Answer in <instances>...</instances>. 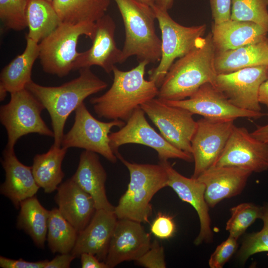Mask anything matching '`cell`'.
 Masks as SVG:
<instances>
[{"mask_svg": "<svg viewBox=\"0 0 268 268\" xmlns=\"http://www.w3.org/2000/svg\"><path fill=\"white\" fill-rule=\"evenodd\" d=\"M162 100L169 105L186 109L193 115L211 119H258L267 115L262 112L248 111L236 107L211 83L202 85L188 98L177 101Z\"/></svg>", "mask_w": 268, "mask_h": 268, "instance_id": "9a60e30c", "label": "cell"}, {"mask_svg": "<svg viewBox=\"0 0 268 268\" xmlns=\"http://www.w3.org/2000/svg\"><path fill=\"white\" fill-rule=\"evenodd\" d=\"M215 49L212 34L201 37L188 53L170 67L157 98L177 101L186 99L206 83L214 85L217 75L215 67Z\"/></svg>", "mask_w": 268, "mask_h": 268, "instance_id": "7a4b0ae2", "label": "cell"}, {"mask_svg": "<svg viewBox=\"0 0 268 268\" xmlns=\"http://www.w3.org/2000/svg\"><path fill=\"white\" fill-rule=\"evenodd\" d=\"M263 222L262 229L247 235L237 253V258L245 263L251 256L268 252V201L262 206L260 218Z\"/></svg>", "mask_w": 268, "mask_h": 268, "instance_id": "836d02e7", "label": "cell"}, {"mask_svg": "<svg viewBox=\"0 0 268 268\" xmlns=\"http://www.w3.org/2000/svg\"><path fill=\"white\" fill-rule=\"evenodd\" d=\"M268 75V66L249 67L217 74L214 86L236 107L261 112L259 90Z\"/></svg>", "mask_w": 268, "mask_h": 268, "instance_id": "4fadbf2b", "label": "cell"}, {"mask_svg": "<svg viewBox=\"0 0 268 268\" xmlns=\"http://www.w3.org/2000/svg\"><path fill=\"white\" fill-rule=\"evenodd\" d=\"M165 167L167 175V187L172 188L182 201L191 204L197 211L200 229L194 241L196 245L211 242L213 239L209 206L205 199L204 184L198 179L187 178L177 171L168 160L159 161Z\"/></svg>", "mask_w": 268, "mask_h": 268, "instance_id": "ac0fdd59", "label": "cell"}, {"mask_svg": "<svg viewBox=\"0 0 268 268\" xmlns=\"http://www.w3.org/2000/svg\"><path fill=\"white\" fill-rule=\"evenodd\" d=\"M231 216L225 229L229 236L238 239L257 219H260L262 206L252 202H243L230 209Z\"/></svg>", "mask_w": 268, "mask_h": 268, "instance_id": "d6a6232c", "label": "cell"}, {"mask_svg": "<svg viewBox=\"0 0 268 268\" xmlns=\"http://www.w3.org/2000/svg\"><path fill=\"white\" fill-rule=\"evenodd\" d=\"M213 23L230 19L232 0H209Z\"/></svg>", "mask_w": 268, "mask_h": 268, "instance_id": "f35d334b", "label": "cell"}, {"mask_svg": "<svg viewBox=\"0 0 268 268\" xmlns=\"http://www.w3.org/2000/svg\"><path fill=\"white\" fill-rule=\"evenodd\" d=\"M137 0L141 2L144 3L145 4H147L149 5H151L155 3V0Z\"/></svg>", "mask_w": 268, "mask_h": 268, "instance_id": "bcb514c9", "label": "cell"}, {"mask_svg": "<svg viewBox=\"0 0 268 268\" xmlns=\"http://www.w3.org/2000/svg\"><path fill=\"white\" fill-rule=\"evenodd\" d=\"M148 64L139 62L127 71L114 67L110 88L102 95L89 100L98 117L127 122L142 104L157 97L159 88L153 81L144 78Z\"/></svg>", "mask_w": 268, "mask_h": 268, "instance_id": "6da1fadb", "label": "cell"}, {"mask_svg": "<svg viewBox=\"0 0 268 268\" xmlns=\"http://www.w3.org/2000/svg\"><path fill=\"white\" fill-rule=\"evenodd\" d=\"M1 163L5 178L0 185V194L10 200L18 209L21 202L34 196L40 187L34 178L32 167L22 164L16 156L14 150L5 148Z\"/></svg>", "mask_w": 268, "mask_h": 268, "instance_id": "44dd1931", "label": "cell"}, {"mask_svg": "<svg viewBox=\"0 0 268 268\" xmlns=\"http://www.w3.org/2000/svg\"><path fill=\"white\" fill-rule=\"evenodd\" d=\"M237 239L229 236L228 238L217 246L208 260L210 268H222L231 259L237 249Z\"/></svg>", "mask_w": 268, "mask_h": 268, "instance_id": "d590c367", "label": "cell"}, {"mask_svg": "<svg viewBox=\"0 0 268 268\" xmlns=\"http://www.w3.org/2000/svg\"><path fill=\"white\" fill-rule=\"evenodd\" d=\"M48 260L36 262L27 261L20 258L18 260L0 256V267L2 268H45Z\"/></svg>", "mask_w": 268, "mask_h": 268, "instance_id": "ab89813d", "label": "cell"}, {"mask_svg": "<svg viewBox=\"0 0 268 268\" xmlns=\"http://www.w3.org/2000/svg\"><path fill=\"white\" fill-rule=\"evenodd\" d=\"M17 218V228L23 230L40 249L45 247L50 210L46 209L35 196L22 201Z\"/></svg>", "mask_w": 268, "mask_h": 268, "instance_id": "83f0119b", "label": "cell"}, {"mask_svg": "<svg viewBox=\"0 0 268 268\" xmlns=\"http://www.w3.org/2000/svg\"><path fill=\"white\" fill-rule=\"evenodd\" d=\"M115 29V23L109 15L105 14L97 20L90 39L92 45L88 50L80 52L74 70L96 66L108 74L112 72L115 65L121 64L122 50L116 44Z\"/></svg>", "mask_w": 268, "mask_h": 268, "instance_id": "e0dca14e", "label": "cell"}, {"mask_svg": "<svg viewBox=\"0 0 268 268\" xmlns=\"http://www.w3.org/2000/svg\"><path fill=\"white\" fill-rule=\"evenodd\" d=\"M45 109L40 101L26 88L10 93L9 101L0 107V121L7 134L5 148L14 150L17 141L30 134L53 137L41 114Z\"/></svg>", "mask_w": 268, "mask_h": 268, "instance_id": "ba28073f", "label": "cell"}, {"mask_svg": "<svg viewBox=\"0 0 268 268\" xmlns=\"http://www.w3.org/2000/svg\"><path fill=\"white\" fill-rule=\"evenodd\" d=\"M110 0H53L62 22H95L105 14Z\"/></svg>", "mask_w": 268, "mask_h": 268, "instance_id": "f546056e", "label": "cell"}, {"mask_svg": "<svg viewBox=\"0 0 268 268\" xmlns=\"http://www.w3.org/2000/svg\"><path fill=\"white\" fill-rule=\"evenodd\" d=\"M140 107L165 139L176 148L192 155L191 139L197 121H195L191 112L169 105L157 97Z\"/></svg>", "mask_w": 268, "mask_h": 268, "instance_id": "8fae6325", "label": "cell"}, {"mask_svg": "<svg viewBox=\"0 0 268 268\" xmlns=\"http://www.w3.org/2000/svg\"><path fill=\"white\" fill-rule=\"evenodd\" d=\"M259 100L268 108V75L267 79L261 84L259 93Z\"/></svg>", "mask_w": 268, "mask_h": 268, "instance_id": "ee69618b", "label": "cell"}, {"mask_svg": "<svg viewBox=\"0 0 268 268\" xmlns=\"http://www.w3.org/2000/svg\"><path fill=\"white\" fill-rule=\"evenodd\" d=\"M117 220L114 212L96 209L88 224L78 233L71 253L76 258L91 253L104 262Z\"/></svg>", "mask_w": 268, "mask_h": 268, "instance_id": "ffe728a7", "label": "cell"}, {"mask_svg": "<svg viewBox=\"0 0 268 268\" xmlns=\"http://www.w3.org/2000/svg\"><path fill=\"white\" fill-rule=\"evenodd\" d=\"M135 262L146 268H165L166 264L163 247L155 240L149 249Z\"/></svg>", "mask_w": 268, "mask_h": 268, "instance_id": "8d00e7d4", "label": "cell"}, {"mask_svg": "<svg viewBox=\"0 0 268 268\" xmlns=\"http://www.w3.org/2000/svg\"><path fill=\"white\" fill-rule=\"evenodd\" d=\"M26 21L28 32L25 36L39 43L62 23L52 2L28 0Z\"/></svg>", "mask_w": 268, "mask_h": 268, "instance_id": "f1b7e54d", "label": "cell"}, {"mask_svg": "<svg viewBox=\"0 0 268 268\" xmlns=\"http://www.w3.org/2000/svg\"><path fill=\"white\" fill-rule=\"evenodd\" d=\"M234 121L205 118L197 121L191 139V154L195 163L192 178H197L214 165L235 127Z\"/></svg>", "mask_w": 268, "mask_h": 268, "instance_id": "7c38bea8", "label": "cell"}, {"mask_svg": "<svg viewBox=\"0 0 268 268\" xmlns=\"http://www.w3.org/2000/svg\"><path fill=\"white\" fill-rule=\"evenodd\" d=\"M150 234L141 223L127 219H118L104 262L113 268L126 261H136L151 246Z\"/></svg>", "mask_w": 268, "mask_h": 268, "instance_id": "2e32d148", "label": "cell"}, {"mask_svg": "<svg viewBox=\"0 0 268 268\" xmlns=\"http://www.w3.org/2000/svg\"><path fill=\"white\" fill-rule=\"evenodd\" d=\"M73 125L64 134L61 147L68 149L77 147L92 151L103 156L112 163L118 159L110 145L109 135L114 127L121 128L125 122L114 120L110 122L100 121L94 117L84 102L75 109Z\"/></svg>", "mask_w": 268, "mask_h": 268, "instance_id": "9c48e42d", "label": "cell"}, {"mask_svg": "<svg viewBox=\"0 0 268 268\" xmlns=\"http://www.w3.org/2000/svg\"><path fill=\"white\" fill-rule=\"evenodd\" d=\"M150 231L160 239L171 238L176 231V225L173 217L159 212L151 224Z\"/></svg>", "mask_w": 268, "mask_h": 268, "instance_id": "74e56055", "label": "cell"}, {"mask_svg": "<svg viewBox=\"0 0 268 268\" xmlns=\"http://www.w3.org/2000/svg\"><path fill=\"white\" fill-rule=\"evenodd\" d=\"M268 31L253 22L231 19L213 23L212 37L216 52H224L267 38Z\"/></svg>", "mask_w": 268, "mask_h": 268, "instance_id": "cb8c5ba5", "label": "cell"}, {"mask_svg": "<svg viewBox=\"0 0 268 268\" xmlns=\"http://www.w3.org/2000/svg\"><path fill=\"white\" fill-rule=\"evenodd\" d=\"M48 0V1H49L52 2L53 0Z\"/></svg>", "mask_w": 268, "mask_h": 268, "instance_id": "7dc6e473", "label": "cell"}, {"mask_svg": "<svg viewBox=\"0 0 268 268\" xmlns=\"http://www.w3.org/2000/svg\"><path fill=\"white\" fill-rule=\"evenodd\" d=\"M78 232L61 214L58 208L50 210L48 224V247L53 253H71Z\"/></svg>", "mask_w": 268, "mask_h": 268, "instance_id": "4dcf8cb0", "label": "cell"}, {"mask_svg": "<svg viewBox=\"0 0 268 268\" xmlns=\"http://www.w3.org/2000/svg\"><path fill=\"white\" fill-rule=\"evenodd\" d=\"M79 76L58 86H45L32 80L25 88L42 104L50 116L54 133V145L61 147L67 120L89 96L105 89L107 83L90 69H79Z\"/></svg>", "mask_w": 268, "mask_h": 268, "instance_id": "3957f363", "label": "cell"}, {"mask_svg": "<svg viewBox=\"0 0 268 268\" xmlns=\"http://www.w3.org/2000/svg\"><path fill=\"white\" fill-rule=\"evenodd\" d=\"M155 15L161 33V56L158 66L148 71V79L159 88L171 66L196 45L205 33V24L185 26L174 20L168 10L155 3L150 5Z\"/></svg>", "mask_w": 268, "mask_h": 268, "instance_id": "52a82bcc", "label": "cell"}, {"mask_svg": "<svg viewBox=\"0 0 268 268\" xmlns=\"http://www.w3.org/2000/svg\"><path fill=\"white\" fill-rule=\"evenodd\" d=\"M144 112L140 107L136 109L117 132L109 135L110 145L116 155L119 147L126 144H139L155 150L159 161L169 159H179L191 162V154L174 146L158 134L148 123Z\"/></svg>", "mask_w": 268, "mask_h": 268, "instance_id": "30bf717a", "label": "cell"}, {"mask_svg": "<svg viewBox=\"0 0 268 268\" xmlns=\"http://www.w3.org/2000/svg\"><path fill=\"white\" fill-rule=\"evenodd\" d=\"M251 134L258 140L268 143V123L258 127L255 131L251 133Z\"/></svg>", "mask_w": 268, "mask_h": 268, "instance_id": "7bdbcfd3", "label": "cell"}, {"mask_svg": "<svg viewBox=\"0 0 268 268\" xmlns=\"http://www.w3.org/2000/svg\"><path fill=\"white\" fill-rule=\"evenodd\" d=\"M174 0H155V3L159 7L168 10L173 4Z\"/></svg>", "mask_w": 268, "mask_h": 268, "instance_id": "f6af8a7d", "label": "cell"}, {"mask_svg": "<svg viewBox=\"0 0 268 268\" xmlns=\"http://www.w3.org/2000/svg\"><path fill=\"white\" fill-rule=\"evenodd\" d=\"M27 3L28 0H0V19L5 29L19 31L27 27Z\"/></svg>", "mask_w": 268, "mask_h": 268, "instance_id": "e575fe53", "label": "cell"}, {"mask_svg": "<svg viewBox=\"0 0 268 268\" xmlns=\"http://www.w3.org/2000/svg\"><path fill=\"white\" fill-rule=\"evenodd\" d=\"M268 0H232L230 19L255 22L268 31Z\"/></svg>", "mask_w": 268, "mask_h": 268, "instance_id": "1f68e13d", "label": "cell"}, {"mask_svg": "<svg viewBox=\"0 0 268 268\" xmlns=\"http://www.w3.org/2000/svg\"><path fill=\"white\" fill-rule=\"evenodd\" d=\"M26 45L23 52L16 57L1 70L0 87L12 93L25 88L32 80L34 64L39 55V43L25 36Z\"/></svg>", "mask_w": 268, "mask_h": 268, "instance_id": "484cf974", "label": "cell"}, {"mask_svg": "<svg viewBox=\"0 0 268 268\" xmlns=\"http://www.w3.org/2000/svg\"><path fill=\"white\" fill-rule=\"evenodd\" d=\"M225 166L244 168L252 173L268 170V143L254 137L246 128L235 126L213 166Z\"/></svg>", "mask_w": 268, "mask_h": 268, "instance_id": "5bb4252c", "label": "cell"}, {"mask_svg": "<svg viewBox=\"0 0 268 268\" xmlns=\"http://www.w3.org/2000/svg\"><path fill=\"white\" fill-rule=\"evenodd\" d=\"M54 200L62 215L77 230H83L88 224L96 208L90 195L71 178L61 184Z\"/></svg>", "mask_w": 268, "mask_h": 268, "instance_id": "7402d4cb", "label": "cell"}, {"mask_svg": "<svg viewBox=\"0 0 268 268\" xmlns=\"http://www.w3.org/2000/svg\"><path fill=\"white\" fill-rule=\"evenodd\" d=\"M260 66H268V38L240 48L216 52L215 67L217 74Z\"/></svg>", "mask_w": 268, "mask_h": 268, "instance_id": "d4e9b609", "label": "cell"}, {"mask_svg": "<svg viewBox=\"0 0 268 268\" xmlns=\"http://www.w3.org/2000/svg\"><path fill=\"white\" fill-rule=\"evenodd\" d=\"M252 172L235 166H213L197 179L205 186V199L213 208L222 200L240 194Z\"/></svg>", "mask_w": 268, "mask_h": 268, "instance_id": "d6986e66", "label": "cell"}, {"mask_svg": "<svg viewBox=\"0 0 268 268\" xmlns=\"http://www.w3.org/2000/svg\"><path fill=\"white\" fill-rule=\"evenodd\" d=\"M80 258L82 268H108L104 262L101 261L92 254L84 253Z\"/></svg>", "mask_w": 268, "mask_h": 268, "instance_id": "b9f144b4", "label": "cell"}, {"mask_svg": "<svg viewBox=\"0 0 268 268\" xmlns=\"http://www.w3.org/2000/svg\"><path fill=\"white\" fill-rule=\"evenodd\" d=\"M67 150L53 144L47 152L34 157L32 173L37 184L45 193L54 192L61 184L65 176L62 165Z\"/></svg>", "mask_w": 268, "mask_h": 268, "instance_id": "4316f807", "label": "cell"}, {"mask_svg": "<svg viewBox=\"0 0 268 268\" xmlns=\"http://www.w3.org/2000/svg\"><path fill=\"white\" fill-rule=\"evenodd\" d=\"M71 178L91 196L96 209L114 212L115 206L108 201L106 193L107 173L97 153L82 151L77 168Z\"/></svg>", "mask_w": 268, "mask_h": 268, "instance_id": "603a6c76", "label": "cell"}, {"mask_svg": "<svg viewBox=\"0 0 268 268\" xmlns=\"http://www.w3.org/2000/svg\"><path fill=\"white\" fill-rule=\"evenodd\" d=\"M113 0L117 4L125 27L121 63L134 56L139 62H159L161 40L155 31L156 17L152 7L137 0Z\"/></svg>", "mask_w": 268, "mask_h": 268, "instance_id": "5b68a950", "label": "cell"}, {"mask_svg": "<svg viewBox=\"0 0 268 268\" xmlns=\"http://www.w3.org/2000/svg\"><path fill=\"white\" fill-rule=\"evenodd\" d=\"M76 258L71 253L60 254L48 261L45 268H69L71 262Z\"/></svg>", "mask_w": 268, "mask_h": 268, "instance_id": "60d3db41", "label": "cell"}, {"mask_svg": "<svg viewBox=\"0 0 268 268\" xmlns=\"http://www.w3.org/2000/svg\"><path fill=\"white\" fill-rule=\"evenodd\" d=\"M116 156L128 169L130 179L127 190L115 206L114 213L118 219L147 223L152 211L151 199L167 187L166 170L160 163L138 164L127 161L120 153Z\"/></svg>", "mask_w": 268, "mask_h": 268, "instance_id": "277c9868", "label": "cell"}, {"mask_svg": "<svg viewBox=\"0 0 268 268\" xmlns=\"http://www.w3.org/2000/svg\"><path fill=\"white\" fill-rule=\"evenodd\" d=\"M94 29L95 22H62L39 43L38 58L43 70L59 77H63L74 70L80 54L77 50L78 39L82 35L91 39Z\"/></svg>", "mask_w": 268, "mask_h": 268, "instance_id": "8992f818", "label": "cell"}]
</instances>
